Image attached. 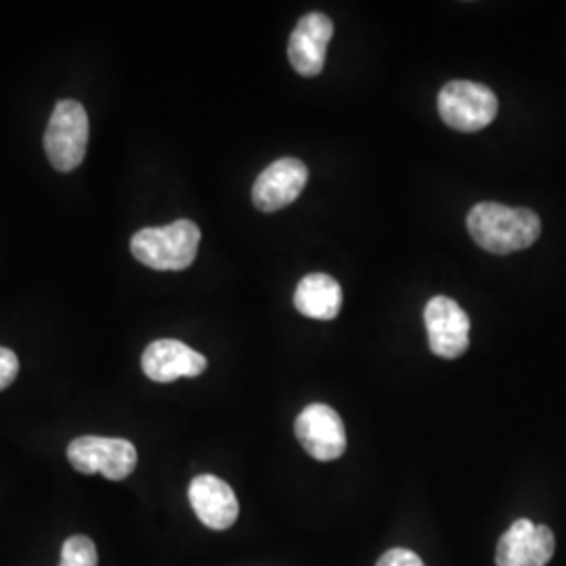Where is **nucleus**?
<instances>
[{
    "mask_svg": "<svg viewBox=\"0 0 566 566\" xmlns=\"http://www.w3.org/2000/svg\"><path fill=\"white\" fill-rule=\"evenodd\" d=\"M334 36V23L325 13H306L294 28L287 42V57L292 67L306 78L319 76L325 65L327 44Z\"/></svg>",
    "mask_w": 566,
    "mask_h": 566,
    "instance_id": "obj_10",
    "label": "nucleus"
},
{
    "mask_svg": "<svg viewBox=\"0 0 566 566\" xmlns=\"http://www.w3.org/2000/svg\"><path fill=\"white\" fill-rule=\"evenodd\" d=\"M143 371L154 382H175L179 378H196L206 371L208 361L202 353L179 340H156L143 350Z\"/></svg>",
    "mask_w": 566,
    "mask_h": 566,
    "instance_id": "obj_11",
    "label": "nucleus"
},
{
    "mask_svg": "<svg viewBox=\"0 0 566 566\" xmlns=\"http://www.w3.org/2000/svg\"><path fill=\"white\" fill-rule=\"evenodd\" d=\"M500 103L495 93L479 82L453 81L443 86L439 93V114L460 133H476L483 130L495 120Z\"/></svg>",
    "mask_w": 566,
    "mask_h": 566,
    "instance_id": "obj_4",
    "label": "nucleus"
},
{
    "mask_svg": "<svg viewBox=\"0 0 566 566\" xmlns=\"http://www.w3.org/2000/svg\"><path fill=\"white\" fill-rule=\"evenodd\" d=\"M294 306L304 317L329 322L340 313L343 287L325 273H311L298 283Z\"/></svg>",
    "mask_w": 566,
    "mask_h": 566,
    "instance_id": "obj_13",
    "label": "nucleus"
},
{
    "mask_svg": "<svg viewBox=\"0 0 566 566\" xmlns=\"http://www.w3.org/2000/svg\"><path fill=\"white\" fill-rule=\"evenodd\" d=\"M308 181V168L298 158H282L266 166L252 187V202L261 212H277L298 200Z\"/></svg>",
    "mask_w": 566,
    "mask_h": 566,
    "instance_id": "obj_9",
    "label": "nucleus"
},
{
    "mask_svg": "<svg viewBox=\"0 0 566 566\" xmlns=\"http://www.w3.org/2000/svg\"><path fill=\"white\" fill-rule=\"evenodd\" d=\"M189 504L203 525L214 531L235 525L240 516V504L233 489L212 474H202L191 481Z\"/></svg>",
    "mask_w": 566,
    "mask_h": 566,
    "instance_id": "obj_12",
    "label": "nucleus"
},
{
    "mask_svg": "<svg viewBox=\"0 0 566 566\" xmlns=\"http://www.w3.org/2000/svg\"><path fill=\"white\" fill-rule=\"evenodd\" d=\"M200 240V227L181 219L166 227H147L137 231L130 240V252L149 269L182 271L196 261Z\"/></svg>",
    "mask_w": 566,
    "mask_h": 566,
    "instance_id": "obj_2",
    "label": "nucleus"
},
{
    "mask_svg": "<svg viewBox=\"0 0 566 566\" xmlns=\"http://www.w3.org/2000/svg\"><path fill=\"white\" fill-rule=\"evenodd\" d=\"M20 374V359L11 348L0 346V390L9 388L15 382Z\"/></svg>",
    "mask_w": 566,
    "mask_h": 566,
    "instance_id": "obj_15",
    "label": "nucleus"
},
{
    "mask_svg": "<svg viewBox=\"0 0 566 566\" xmlns=\"http://www.w3.org/2000/svg\"><path fill=\"white\" fill-rule=\"evenodd\" d=\"M97 547L86 535H74L61 547L60 566H97Z\"/></svg>",
    "mask_w": 566,
    "mask_h": 566,
    "instance_id": "obj_14",
    "label": "nucleus"
},
{
    "mask_svg": "<svg viewBox=\"0 0 566 566\" xmlns=\"http://www.w3.org/2000/svg\"><path fill=\"white\" fill-rule=\"evenodd\" d=\"M294 432L304 451L319 462L338 460L346 451L343 418L329 405L313 403L304 407L296 418Z\"/></svg>",
    "mask_w": 566,
    "mask_h": 566,
    "instance_id": "obj_6",
    "label": "nucleus"
},
{
    "mask_svg": "<svg viewBox=\"0 0 566 566\" xmlns=\"http://www.w3.org/2000/svg\"><path fill=\"white\" fill-rule=\"evenodd\" d=\"M376 566H426L422 563V558L407 549V547H395V549H388L386 554H382V558L378 560Z\"/></svg>",
    "mask_w": 566,
    "mask_h": 566,
    "instance_id": "obj_16",
    "label": "nucleus"
},
{
    "mask_svg": "<svg viewBox=\"0 0 566 566\" xmlns=\"http://www.w3.org/2000/svg\"><path fill=\"white\" fill-rule=\"evenodd\" d=\"M67 460L82 474H103L107 481H124L137 468V449L126 439L81 437L67 447Z\"/></svg>",
    "mask_w": 566,
    "mask_h": 566,
    "instance_id": "obj_5",
    "label": "nucleus"
},
{
    "mask_svg": "<svg viewBox=\"0 0 566 566\" xmlns=\"http://www.w3.org/2000/svg\"><path fill=\"white\" fill-rule=\"evenodd\" d=\"M426 332L430 350L441 359H458L470 346V319L464 308L447 296L426 304Z\"/></svg>",
    "mask_w": 566,
    "mask_h": 566,
    "instance_id": "obj_7",
    "label": "nucleus"
},
{
    "mask_svg": "<svg viewBox=\"0 0 566 566\" xmlns=\"http://www.w3.org/2000/svg\"><path fill=\"white\" fill-rule=\"evenodd\" d=\"M88 147V114L74 99L57 102L44 130V151L49 163L61 172L81 166Z\"/></svg>",
    "mask_w": 566,
    "mask_h": 566,
    "instance_id": "obj_3",
    "label": "nucleus"
},
{
    "mask_svg": "<svg viewBox=\"0 0 566 566\" xmlns=\"http://www.w3.org/2000/svg\"><path fill=\"white\" fill-rule=\"evenodd\" d=\"M472 240L491 254H512L525 250L542 235V221L528 208L481 202L468 212Z\"/></svg>",
    "mask_w": 566,
    "mask_h": 566,
    "instance_id": "obj_1",
    "label": "nucleus"
},
{
    "mask_svg": "<svg viewBox=\"0 0 566 566\" xmlns=\"http://www.w3.org/2000/svg\"><path fill=\"white\" fill-rule=\"evenodd\" d=\"M556 549L554 533L546 525L521 518L502 535L495 563L497 566H546Z\"/></svg>",
    "mask_w": 566,
    "mask_h": 566,
    "instance_id": "obj_8",
    "label": "nucleus"
}]
</instances>
